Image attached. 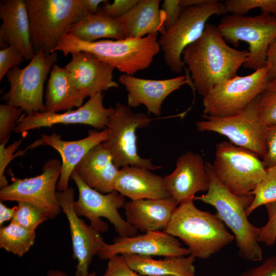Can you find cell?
Masks as SVG:
<instances>
[{"label":"cell","mask_w":276,"mask_h":276,"mask_svg":"<svg viewBox=\"0 0 276 276\" xmlns=\"http://www.w3.org/2000/svg\"><path fill=\"white\" fill-rule=\"evenodd\" d=\"M248 54V50L229 46L217 27L207 23L202 35L184 49L181 58L193 87L204 97L215 85L237 76Z\"/></svg>","instance_id":"6da1fadb"},{"label":"cell","mask_w":276,"mask_h":276,"mask_svg":"<svg viewBox=\"0 0 276 276\" xmlns=\"http://www.w3.org/2000/svg\"><path fill=\"white\" fill-rule=\"evenodd\" d=\"M209 176V187L207 192L195 196L194 200L212 205L216 213L235 237L238 254L242 258L251 262H258L263 259V251L258 237L261 227H257L248 219L246 211L253 201L251 192L237 195L224 186L214 175L211 163L206 162Z\"/></svg>","instance_id":"7a4b0ae2"},{"label":"cell","mask_w":276,"mask_h":276,"mask_svg":"<svg viewBox=\"0 0 276 276\" xmlns=\"http://www.w3.org/2000/svg\"><path fill=\"white\" fill-rule=\"evenodd\" d=\"M160 50L156 33L141 38L100 39L91 42L83 41L66 33L54 52L60 51L64 56L86 52L124 74L133 76L147 68Z\"/></svg>","instance_id":"3957f363"},{"label":"cell","mask_w":276,"mask_h":276,"mask_svg":"<svg viewBox=\"0 0 276 276\" xmlns=\"http://www.w3.org/2000/svg\"><path fill=\"white\" fill-rule=\"evenodd\" d=\"M193 200L178 204L163 231L181 240L190 255L208 259L232 242L235 237L216 214L198 209Z\"/></svg>","instance_id":"277c9868"},{"label":"cell","mask_w":276,"mask_h":276,"mask_svg":"<svg viewBox=\"0 0 276 276\" xmlns=\"http://www.w3.org/2000/svg\"><path fill=\"white\" fill-rule=\"evenodd\" d=\"M35 54L54 52L70 27L87 14L83 0H25Z\"/></svg>","instance_id":"5b68a950"},{"label":"cell","mask_w":276,"mask_h":276,"mask_svg":"<svg viewBox=\"0 0 276 276\" xmlns=\"http://www.w3.org/2000/svg\"><path fill=\"white\" fill-rule=\"evenodd\" d=\"M227 14L223 3L217 0H208L201 5L182 8L176 22L161 33L158 39L165 63L171 72H182V53L202 35L208 19L214 15Z\"/></svg>","instance_id":"8992f818"},{"label":"cell","mask_w":276,"mask_h":276,"mask_svg":"<svg viewBox=\"0 0 276 276\" xmlns=\"http://www.w3.org/2000/svg\"><path fill=\"white\" fill-rule=\"evenodd\" d=\"M217 28L226 42L235 47L240 41L248 44L244 68L255 71L266 65L268 50L276 38L275 16L262 13L255 16L227 15Z\"/></svg>","instance_id":"52a82bcc"},{"label":"cell","mask_w":276,"mask_h":276,"mask_svg":"<svg viewBox=\"0 0 276 276\" xmlns=\"http://www.w3.org/2000/svg\"><path fill=\"white\" fill-rule=\"evenodd\" d=\"M259 157L223 141L216 145L215 157L211 167L216 177L231 192L245 194L254 191L266 174V169Z\"/></svg>","instance_id":"ba28073f"},{"label":"cell","mask_w":276,"mask_h":276,"mask_svg":"<svg viewBox=\"0 0 276 276\" xmlns=\"http://www.w3.org/2000/svg\"><path fill=\"white\" fill-rule=\"evenodd\" d=\"M152 119L144 113H134L128 105L117 103L109 117L108 140L103 142L118 168L127 166L154 171L162 168L153 164L151 159L141 157L136 146L137 129L148 127Z\"/></svg>","instance_id":"9c48e42d"},{"label":"cell","mask_w":276,"mask_h":276,"mask_svg":"<svg viewBox=\"0 0 276 276\" xmlns=\"http://www.w3.org/2000/svg\"><path fill=\"white\" fill-rule=\"evenodd\" d=\"M57 59L56 52L46 55L39 50L26 67L16 66L9 70L6 76L10 88L1 99L7 104L20 108L26 114L45 112L44 84Z\"/></svg>","instance_id":"30bf717a"},{"label":"cell","mask_w":276,"mask_h":276,"mask_svg":"<svg viewBox=\"0 0 276 276\" xmlns=\"http://www.w3.org/2000/svg\"><path fill=\"white\" fill-rule=\"evenodd\" d=\"M257 99L234 115L215 117L203 114L202 117L204 120L196 123L197 130L223 135L234 145L250 151L263 158L267 152V126L259 116Z\"/></svg>","instance_id":"8fae6325"},{"label":"cell","mask_w":276,"mask_h":276,"mask_svg":"<svg viewBox=\"0 0 276 276\" xmlns=\"http://www.w3.org/2000/svg\"><path fill=\"white\" fill-rule=\"evenodd\" d=\"M270 81L266 65L249 75H237L215 85L203 97V114L226 117L239 112L262 93Z\"/></svg>","instance_id":"7c38bea8"},{"label":"cell","mask_w":276,"mask_h":276,"mask_svg":"<svg viewBox=\"0 0 276 276\" xmlns=\"http://www.w3.org/2000/svg\"><path fill=\"white\" fill-rule=\"evenodd\" d=\"M71 178L78 189V198L74 202V209L78 216L87 218L90 225L100 233L109 229L108 224L100 219L104 217L114 226L119 236L131 237L137 234V230L124 219L119 212L126 202L124 196L115 190L107 194L97 191L86 185L75 170Z\"/></svg>","instance_id":"4fadbf2b"},{"label":"cell","mask_w":276,"mask_h":276,"mask_svg":"<svg viewBox=\"0 0 276 276\" xmlns=\"http://www.w3.org/2000/svg\"><path fill=\"white\" fill-rule=\"evenodd\" d=\"M61 171V162L50 159L43 164L40 175L15 179L1 188V201H26L39 209L49 219L55 218L61 211L56 191Z\"/></svg>","instance_id":"5bb4252c"},{"label":"cell","mask_w":276,"mask_h":276,"mask_svg":"<svg viewBox=\"0 0 276 276\" xmlns=\"http://www.w3.org/2000/svg\"><path fill=\"white\" fill-rule=\"evenodd\" d=\"M103 95L101 92L89 97L82 106L74 110L64 112H34L29 114L24 113L13 131L22 133L30 130L51 127L57 124H82L95 128L104 129L107 127L112 107L103 105Z\"/></svg>","instance_id":"9a60e30c"},{"label":"cell","mask_w":276,"mask_h":276,"mask_svg":"<svg viewBox=\"0 0 276 276\" xmlns=\"http://www.w3.org/2000/svg\"><path fill=\"white\" fill-rule=\"evenodd\" d=\"M59 204L69 223L73 258L77 261L75 276H89L88 268L94 257L106 244L100 232L87 224L74 209V190L68 187L57 192Z\"/></svg>","instance_id":"2e32d148"},{"label":"cell","mask_w":276,"mask_h":276,"mask_svg":"<svg viewBox=\"0 0 276 276\" xmlns=\"http://www.w3.org/2000/svg\"><path fill=\"white\" fill-rule=\"evenodd\" d=\"M125 254L168 257L186 256L190 252L177 238L160 231L131 237L118 236L112 243H106L98 255L102 260H109Z\"/></svg>","instance_id":"e0dca14e"},{"label":"cell","mask_w":276,"mask_h":276,"mask_svg":"<svg viewBox=\"0 0 276 276\" xmlns=\"http://www.w3.org/2000/svg\"><path fill=\"white\" fill-rule=\"evenodd\" d=\"M165 187L178 203L193 199L199 192L207 191L209 176L202 156L187 151L177 159L174 170L164 177Z\"/></svg>","instance_id":"ac0fdd59"},{"label":"cell","mask_w":276,"mask_h":276,"mask_svg":"<svg viewBox=\"0 0 276 276\" xmlns=\"http://www.w3.org/2000/svg\"><path fill=\"white\" fill-rule=\"evenodd\" d=\"M119 81L127 91L129 107L143 104L149 113L157 116L161 114L162 104L170 94L185 84L191 83L190 79L183 75L164 80H150L123 74L119 78Z\"/></svg>","instance_id":"d6986e66"},{"label":"cell","mask_w":276,"mask_h":276,"mask_svg":"<svg viewBox=\"0 0 276 276\" xmlns=\"http://www.w3.org/2000/svg\"><path fill=\"white\" fill-rule=\"evenodd\" d=\"M71 55V60L64 67L77 90L86 93L90 97L119 87V84L113 80L114 67L86 52Z\"/></svg>","instance_id":"ffe728a7"},{"label":"cell","mask_w":276,"mask_h":276,"mask_svg":"<svg viewBox=\"0 0 276 276\" xmlns=\"http://www.w3.org/2000/svg\"><path fill=\"white\" fill-rule=\"evenodd\" d=\"M1 49L14 45L22 53L26 60L35 55L30 38V21L25 0H4L0 2Z\"/></svg>","instance_id":"44dd1931"},{"label":"cell","mask_w":276,"mask_h":276,"mask_svg":"<svg viewBox=\"0 0 276 276\" xmlns=\"http://www.w3.org/2000/svg\"><path fill=\"white\" fill-rule=\"evenodd\" d=\"M40 136L44 145L53 147L61 156V171L57 188L59 191H64L68 188L69 180L77 165L91 149L108 140L109 130L106 128L100 131H90L86 137L71 141L62 140L56 133Z\"/></svg>","instance_id":"7402d4cb"},{"label":"cell","mask_w":276,"mask_h":276,"mask_svg":"<svg viewBox=\"0 0 276 276\" xmlns=\"http://www.w3.org/2000/svg\"><path fill=\"white\" fill-rule=\"evenodd\" d=\"M178 203L171 197L143 199L125 202L126 221L143 233L164 230Z\"/></svg>","instance_id":"603a6c76"},{"label":"cell","mask_w":276,"mask_h":276,"mask_svg":"<svg viewBox=\"0 0 276 276\" xmlns=\"http://www.w3.org/2000/svg\"><path fill=\"white\" fill-rule=\"evenodd\" d=\"M114 190L132 201L171 197L165 187L164 177L137 166L122 167L115 180Z\"/></svg>","instance_id":"cb8c5ba5"},{"label":"cell","mask_w":276,"mask_h":276,"mask_svg":"<svg viewBox=\"0 0 276 276\" xmlns=\"http://www.w3.org/2000/svg\"><path fill=\"white\" fill-rule=\"evenodd\" d=\"M74 170L86 185L107 194L114 191V182L120 169L114 164L110 153L102 143L91 149Z\"/></svg>","instance_id":"d4e9b609"},{"label":"cell","mask_w":276,"mask_h":276,"mask_svg":"<svg viewBox=\"0 0 276 276\" xmlns=\"http://www.w3.org/2000/svg\"><path fill=\"white\" fill-rule=\"evenodd\" d=\"M87 97V94L75 87L64 67L53 65L45 92V112H58L79 108Z\"/></svg>","instance_id":"484cf974"},{"label":"cell","mask_w":276,"mask_h":276,"mask_svg":"<svg viewBox=\"0 0 276 276\" xmlns=\"http://www.w3.org/2000/svg\"><path fill=\"white\" fill-rule=\"evenodd\" d=\"M160 0H140L124 16L118 18L125 38H141L165 30V15Z\"/></svg>","instance_id":"4316f807"},{"label":"cell","mask_w":276,"mask_h":276,"mask_svg":"<svg viewBox=\"0 0 276 276\" xmlns=\"http://www.w3.org/2000/svg\"><path fill=\"white\" fill-rule=\"evenodd\" d=\"M121 255L132 269L144 276H196V258L191 255L160 260L135 254Z\"/></svg>","instance_id":"83f0119b"},{"label":"cell","mask_w":276,"mask_h":276,"mask_svg":"<svg viewBox=\"0 0 276 276\" xmlns=\"http://www.w3.org/2000/svg\"><path fill=\"white\" fill-rule=\"evenodd\" d=\"M67 33L87 42L101 38L117 40L125 39L123 28L118 19L108 16L100 7L96 14L88 13L73 24Z\"/></svg>","instance_id":"f1b7e54d"},{"label":"cell","mask_w":276,"mask_h":276,"mask_svg":"<svg viewBox=\"0 0 276 276\" xmlns=\"http://www.w3.org/2000/svg\"><path fill=\"white\" fill-rule=\"evenodd\" d=\"M36 238L34 230L12 222L0 228V248L19 257L28 252Z\"/></svg>","instance_id":"f546056e"},{"label":"cell","mask_w":276,"mask_h":276,"mask_svg":"<svg viewBox=\"0 0 276 276\" xmlns=\"http://www.w3.org/2000/svg\"><path fill=\"white\" fill-rule=\"evenodd\" d=\"M251 193L254 198L246 211L248 217L259 206L276 201V166L266 169L264 178Z\"/></svg>","instance_id":"4dcf8cb0"},{"label":"cell","mask_w":276,"mask_h":276,"mask_svg":"<svg viewBox=\"0 0 276 276\" xmlns=\"http://www.w3.org/2000/svg\"><path fill=\"white\" fill-rule=\"evenodd\" d=\"M257 110L266 126H276V79L271 80L258 97Z\"/></svg>","instance_id":"1f68e13d"},{"label":"cell","mask_w":276,"mask_h":276,"mask_svg":"<svg viewBox=\"0 0 276 276\" xmlns=\"http://www.w3.org/2000/svg\"><path fill=\"white\" fill-rule=\"evenodd\" d=\"M12 222L22 227L35 231L36 228L49 218L39 209L26 201H18Z\"/></svg>","instance_id":"d6a6232c"},{"label":"cell","mask_w":276,"mask_h":276,"mask_svg":"<svg viewBox=\"0 0 276 276\" xmlns=\"http://www.w3.org/2000/svg\"><path fill=\"white\" fill-rule=\"evenodd\" d=\"M226 11L231 14L243 15L259 8L262 13L276 17V0H226L223 2Z\"/></svg>","instance_id":"836d02e7"},{"label":"cell","mask_w":276,"mask_h":276,"mask_svg":"<svg viewBox=\"0 0 276 276\" xmlns=\"http://www.w3.org/2000/svg\"><path fill=\"white\" fill-rule=\"evenodd\" d=\"M23 112L16 107L7 104L0 105V144L6 145L8 143Z\"/></svg>","instance_id":"e575fe53"},{"label":"cell","mask_w":276,"mask_h":276,"mask_svg":"<svg viewBox=\"0 0 276 276\" xmlns=\"http://www.w3.org/2000/svg\"><path fill=\"white\" fill-rule=\"evenodd\" d=\"M22 143V140L19 139L15 141L12 144L6 147L5 144H0V187L4 188L9 185L6 177L5 176V171L9 164L13 158L16 156L22 155L30 148H33L36 146L44 144L40 139L35 141L32 145L27 147L22 151H15L18 148Z\"/></svg>","instance_id":"d590c367"},{"label":"cell","mask_w":276,"mask_h":276,"mask_svg":"<svg viewBox=\"0 0 276 276\" xmlns=\"http://www.w3.org/2000/svg\"><path fill=\"white\" fill-rule=\"evenodd\" d=\"M25 59L20 50L14 45L0 50V81L8 71L18 65Z\"/></svg>","instance_id":"8d00e7d4"},{"label":"cell","mask_w":276,"mask_h":276,"mask_svg":"<svg viewBox=\"0 0 276 276\" xmlns=\"http://www.w3.org/2000/svg\"><path fill=\"white\" fill-rule=\"evenodd\" d=\"M265 206L268 219L267 223L261 227L258 241L272 246L276 241V201L268 203Z\"/></svg>","instance_id":"74e56055"},{"label":"cell","mask_w":276,"mask_h":276,"mask_svg":"<svg viewBox=\"0 0 276 276\" xmlns=\"http://www.w3.org/2000/svg\"><path fill=\"white\" fill-rule=\"evenodd\" d=\"M103 276H144L133 269L127 264L121 255H116L108 260Z\"/></svg>","instance_id":"f35d334b"},{"label":"cell","mask_w":276,"mask_h":276,"mask_svg":"<svg viewBox=\"0 0 276 276\" xmlns=\"http://www.w3.org/2000/svg\"><path fill=\"white\" fill-rule=\"evenodd\" d=\"M140 1V0H114L110 4L106 1L103 3L100 8L108 16L116 19L125 15Z\"/></svg>","instance_id":"ab89813d"},{"label":"cell","mask_w":276,"mask_h":276,"mask_svg":"<svg viewBox=\"0 0 276 276\" xmlns=\"http://www.w3.org/2000/svg\"><path fill=\"white\" fill-rule=\"evenodd\" d=\"M266 141L267 152L262 158L266 169L276 166V126L267 127Z\"/></svg>","instance_id":"60d3db41"},{"label":"cell","mask_w":276,"mask_h":276,"mask_svg":"<svg viewBox=\"0 0 276 276\" xmlns=\"http://www.w3.org/2000/svg\"><path fill=\"white\" fill-rule=\"evenodd\" d=\"M238 276H276V256L268 258L260 265L244 271Z\"/></svg>","instance_id":"b9f144b4"},{"label":"cell","mask_w":276,"mask_h":276,"mask_svg":"<svg viewBox=\"0 0 276 276\" xmlns=\"http://www.w3.org/2000/svg\"><path fill=\"white\" fill-rule=\"evenodd\" d=\"M162 7L165 15V27L166 30L176 22L183 8L180 6V0H165Z\"/></svg>","instance_id":"7bdbcfd3"},{"label":"cell","mask_w":276,"mask_h":276,"mask_svg":"<svg viewBox=\"0 0 276 276\" xmlns=\"http://www.w3.org/2000/svg\"><path fill=\"white\" fill-rule=\"evenodd\" d=\"M266 65L271 80L276 79V38L270 44L267 53Z\"/></svg>","instance_id":"ee69618b"},{"label":"cell","mask_w":276,"mask_h":276,"mask_svg":"<svg viewBox=\"0 0 276 276\" xmlns=\"http://www.w3.org/2000/svg\"><path fill=\"white\" fill-rule=\"evenodd\" d=\"M17 209V206L8 208L5 205L2 201L0 202V225L9 220H12Z\"/></svg>","instance_id":"f6af8a7d"},{"label":"cell","mask_w":276,"mask_h":276,"mask_svg":"<svg viewBox=\"0 0 276 276\" xmlns=\"http://www.w3.org/2000/svg\"><path fill=\"white\" fill-rule=\"evenodd\" d=\"M106 1L104 0H83V3L89 13L95 14L99 9V5L101 3H103Z\"/></svg>","instance_id":"bcb514c9"},{"label":"cell","mask_w":276,"mask_h":276,"mask_svg":"<svg viewBox=\"0 0 276 276\" xmlns=\"http://www.w3.org/2000/svg\"><path fill=\"white\" fill-rule=\"evenodd\" d=\"M208 0H180V6L182 8L191 6L199 5L206 3Z\"/></svg>","instance_id":"7dc6e473"},{"label":"cell","mask_w":276,"mask_h":276,"mask_svg":"<svg viewBox=\"0 0 276 276\" xmlns=\"http://www.w3.org/2000/svg\"><path fill=\"white\" fill-rule=\"evenodd\" d=\"M47 276H68L64 271L59 269H50L47 274ZM89 276H97L95 272L89 273Z\"/></svg>","instance_id":"c3c4849f"}]
</instances>
